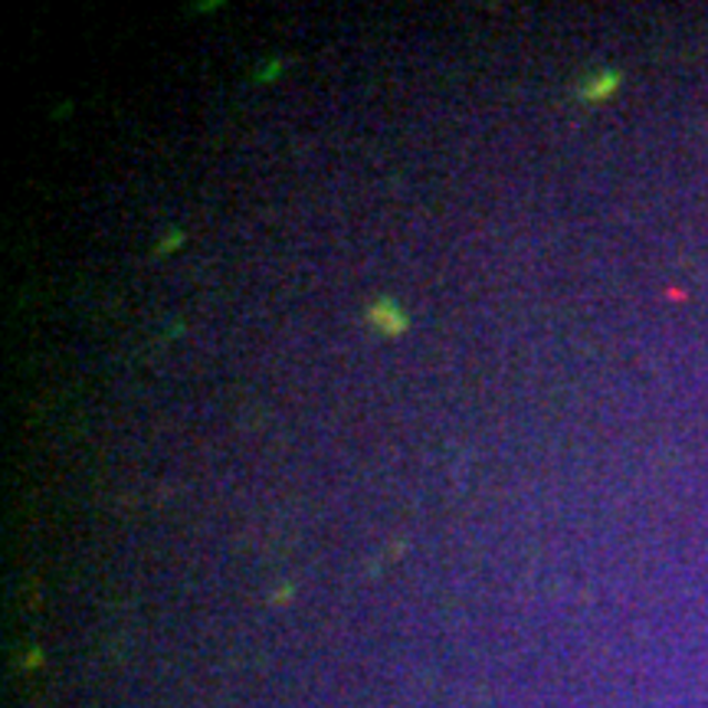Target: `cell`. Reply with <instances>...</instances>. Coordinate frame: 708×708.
Segmentation results:
<instances>
[{
    "instance_id": "4",
    "label": "cell",
    "mask_w": 708,
    "mask_h": 708,
    "mask_svg": "<svg viewBox=\"0 0 708 708\" xmlns=\"http://www.w3.org/2000/svg\"><path fill=\"white\" fill-rule=\"evenodd\" d=\"M279 73H283V63L276 60V63H266V70H263V73H256V80H260V83H263V80H276Z\"/></svg>"
},
{
    "instance_id": "1",
    "label": "cell",
    "mask_w": 708,
    "mask_h": 708,
    "mask_svg": "<svg viewBox=\"0 0 708 708\" xmlns=\"http://www.w3.org/2000/svg\"><path fill=\"white\" fill-rule=\"evenodd\" d=\"M364 321L378 331V335H388V338H398L410 328V315L398 299H374V303L364 308Z\"/></svg>"
},
{
    "instance_id": "3",
    "label": "cell",
    "mask_w": 708,
    "mask_h": 708,
    "mask_svg": "<svg viewBox=\"0 0 708 708\" xmlns=\"http://www.w3.org/2000/svg\"><path fill=\"white\" fill-rule=\"evenodd\" d=\"M188 240V233L181 230V226H175L171 233H165L161 240H158V246H155V256H168V253H175L181 243Z\"/></svg>"
},
{
    "instance_id": "2",
    "label": "cell",
    "mask_w": 708,
    "mask_h": 708,
    "mask_svg": "<svg viewBox=\"0 0 708 708\" xmlns=\"http://www.w3.org/2000/svg\"><path fill=\"white\" fill-rule=\"evenodd\" d=\"M613 86H620V76H613V73H601L594 83H588V89H584V99H604Z\"/></svg>"
}]
</instances>
